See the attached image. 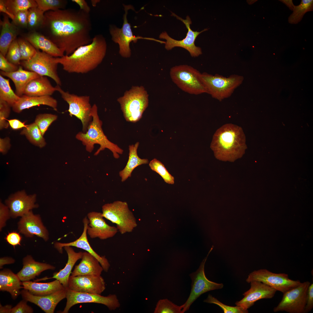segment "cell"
Listing matches in <instances>:
<instances>
[{
    "mask_svg": "<svg viewBox=\"0 0 313 313\" xmlns=\"http://www.w3.org/2000/svg\"><path fill=\"white\" fill-rule=\"evenodd\" d=\"M199 71L186 65L174 66L170 70L172 81L181 90L190 94L207 93L200 78Z\"/></svg>",
    "mask_w": 313,
    "mask_h": 313,
    "instance_id": "cell-8",
    "label": "cell"
},
{
    "mask_svg": "<svg viewBox=\"0 0 313 313\" xmlns=\"http://www.w3.org/2000/svg\"><path fill=\"white\" fill-rule=\"evenodd\" d=\"M5 239L9 244L13 246L14 248L15 246L21 245L22 237L19 233L12 232L8 233Z\"/></svg>",
    "mask_w": 313,
    "mask_h": 313,
    "instance_id": "cell-52",
    "label": "cell"
},
{
    "mask_svg": "<svg viewBox=\"0 0 313 313\" xmlns=\"http://www.w3.org/2000/svg\"><path fill=\"white\" fill-rule=\"evenodd\" d=\"M8 121L10 127L14 130L23 128L26 126L25 123L22 122L17 119H10L8 120Z\"/></svg>",
    "mask_w": 313,
    "mask_h": 313,
    "instance_id": "cell-55",
    "label": "cell"
},
{
    "mask_svg": "<svg viewBox=\"0 0 313 313\" xmlns=\"http://www.w3.org/2000/svg\"><path fill=\"white\" fill-rule=\"evenodd\" d=\"M57 118V115L52 114H40L36 116L34 122L43 136L49 126Z\"/></svg>",
    "mask_w": 313,
    "mask_h": 313,
    "instance_id": "cell-43",
    "label": "cell"
},
{
    "mask_svg": "<svg viewBox=\"0 0 313 313\" xmlns=\"http://www.w3.org/2000/svg\"><path fill=\"white\" fill-rule=\"evenodd\" d=\"M20 134L25 135L31 143L40 148L44 147L46 145L45 139L35 122L27 125Z\"/></svg>",
    "mask_w": 313,
    "mask_h": 313,
    "instance_id": "cell-35",
    "label": "cell"
},
{
    "mask_svg": "<svg viewBox=\"0 0 313 313\" xmlns=\"http://www.w3.org/2000/svg\"><path fill=\"white\" fill-rule=\"evenodd\" d=\"M19 66L8 61L5 57L0 53V69L1 71L10 72L18 70Z\"/></svg>",
    "mask_w": 313,
    "mask_h": 313,
    "instance_id": "cell-49",
    "label": "cell"
},
{
    "mask_svg": "<svg viewBox=\"0 0 313 313\" xmlns=\"http://www.w3.org/2000/svg\"><path fill=\"white\" fill-rule=\"evenodd\" d=\"M41 29L65 55L90 43L92 24L90 14L72 8L49 11L44 13Z\"/></svg>",
    "mask_w": 313,
    "mask_h": 313,
    "instance_id": "cell-1",
    "label": "cell"
},
{
    "mask_svg": "<svg viewBox=\"0 0 313 313\" xmlns=\"http://www.w3.org/2000/svg\"><path fill=\"white\" fill-rule=\"evenodd\" d=\"M125 13L123 16V23L121 28H118L114 25L109 26V32L112 39L116 43H118L119 48V53L123 57L128 58L131 55L130 47V42L133 41L137 42L140 39H147L140 37H136L133 34L131 26L128 21L127 16L128 11L134 8L131 5H124Z\"/></svg>",
    "mask_w": 313,
    "mask_h": 313,
    "instance_id": "cell-15",
    "label": "cell"
},
{
    "mask_svg": "<svg viewBox=\"0 0 313 313\" xmlns=\"http://www.w3.org/2000/svg\"><path fill=\"white\" fill-rule=\"evenodd\" d=\"M68 256V260L65 267L58 272H55L52 277L44 278L37 279V281L52 278L57 279L66 288L68 287V281L72 269L77 261L81 259L83 254L82 252H75L71 246H67L63 248Z\"/></svg>",
    "mask_w": 313,
    "mask_h": 313,
    "instance_id": "cell-29",
    "label": "cell"
},
{
    "mask_svg": "<svg viewBox=\"0 0 313 313\" xmlns=\"http://www.w3.org/2000/svg\"><path fill=\"white\" fill-rule=\"evenodd\" d=\"M139 143L137 142L134 145L129 146V157L128 161L124 168L119 172V175L121 178V181L123 182L131 176L134 169L139 166L148 164V159H141L138 156L137 150Z\"/></svg>",
    "mask_w": 313,
    "mask_h": 313,
    "instance_id": "cell-34",
    "label": "cell"
},
{
    "mask_svg": "<svg viewBox=\"0 0 313 313\" xmlns=\"http://www.w3.org/2000/svg\"><path fill=\"white\" fill-rule=\"evenodd\" d=\"M214 247V245H212L207 256L203 259L197 270L189 275L192 281L191 290L188 298L182 305V313L188 310L191 305L202 294L211 290L222 289L223 287L222 283H218L210 281L206 278L205 274V263L209 254Z\"/></svg>",
    "mask_w": 313,
    "mask_h": 313,
    "instance_id": "cell-11",
    "label": "cell"
},
{
    "mask_svg": "<svg viewBox=\"0 0 313 313\" xmlns=\"http://www.w3.org/2000/svg\"><path fill=\"white\" fill-rule=\"evenodd\" d=\"M26 301H21L17 305L11 309V313H32L33 312L32 308L27 304Z\"/></svg>",
    "mask_w": 313,
    "mask_h": 313,
    "instance_id": "cell-51",
    "label": "cell"
},
{
    "mask_svg": "<svg viewBox=\"0 0 313 313\" xmlns=\"http://www.w3.org/2000/svg\"><path fill=\"white\" fill-rule=\"evenodd\" d=\"M100 1V0H91V4L94 7L96 6L97 4Z\"/></svg>",
    "mask_w": 313,
    "mask_h": 313,
    "instance_id": "cell-61",
    "label": "cell"
},
{
    "mask_svg": "<svg viewBox=\"0 0 313 313\" xmlns=\"http://www.w3.org/2000/svg\"><path fill=\"white\" fill-rule=\"evenodd\" d=\"M67 288L77 292L101 294L105 289V283L101 275H71Z\"/></svg>",
    "mask_w": 313,
    "mask_h": 313,
    "instance_id": "cell-17",
    "label": "cell"
},
{
    "mask_svg": "<svg viewBox=\"0 0 313 313\" xmlns=\"http://www.w3.org/2000/svg\"><path fill=\"white\" fill-rule=\"evenodd\" d=\"M148 96L144 87L136 86L117 99L126 121L136 123L141 118L148 105Z\"/></svg>",
    "mask_w": 313,
    "mask_h": 313,
    "instance_id": "cell-5",
    "label": "cell"
},
{
    "mask_svg": "<svg viewBox=\"0 0 313 313\" xmlns=\"http://www.w3.org/2000/svg\"><path fill=\"white\" fill-rule=\"evenodd\" d=\"M107 47L104 37L97 34L92 38L90 43L79 47L70 55L55 58V60L68 72L87 73L101 63L106 54Z\"/></svg>",
    "mask_w": 313,
    "mask_h": 313,
    "instance_id": "cell-2",
    "label": "cell"
},
{
    "mask_svg": "<svg viewBox=\"0 0 313 313\" xmlns=\"http://www.w3.org/2000/svg\"><path fill=\"white\" fill-rule=\"evenodd\" d=\"M55 87L56 91L60 93L62 99L68 104V111L69 115L74 116L81 121L82 132H85L92 119L91 115L92 106L90 103V97L70 93L64 91L58 85Z\"/></svg>",
    "mask_w": 313,
    "mask_h": 313,
    "instance_id": "cell-9",
    "label": "cell"
},
{
    "mask_svg": "<svg viewBox=\"0 0 313 313\" xmlns=\"http://www.w3.org/2000/svg\"><path fill=\"white\" fill-rule=\"evenodd\" d=\"M172 15L184 23L188 29V31L186 37L182 40L179 41L171 38L166 32H162L160 35L159 38L166 40V42L164 43L165 49L168 50H170L175 47H179L187 50L192 57H197L201 54L202 53L201 49L195 45V40L200 33L208 29H205L200 32L193 31L190 27V24H191L192 21L188 16H187L186 19H184L173 13H172Z\"/></svg>",
    "mask_w": 313,
    "mask_h": 313,
    "instance_id": "cell-16",
    "label": "cell"
},
{
    "mask_svg": "<svg viewBox=\"0 0 313 313\" xmlns=\"http://www.w3.org/2000/svg\"><path fill=\"white\" fill-rule=\"evenodd\" d=\"M308 281L301 283L298 286L283 294L282 299L273 309L274 312L285 311L289 313H304Z\"/></svg>",
    "mask_w": 313,
    "mask_h": 313,
    "instance_id": "cell-13",
    "label": "cell"
},
{
    "mask_svg": "<svg viewBox=\"0 0 313 313\" xmlns=\"http://www.w3.org/2000/svg\"><path fill=\"white\" fill-rule=\"evenodd\" d=\"M21 66H19L16 71L6 72H0V74L10 79L14 84L15 93L19 97L23 95L24 90L28 84L32 80L41 76L30 71L23 69Z\"/></svg>",
    "mask_w": 313,
    "mask_h": 313,
    "instance_id": "cell-28",
    "label": "cell"
},
{
    "mask_svg": "<svg viewBox=\"0 0 313 313\" xmlns=\"http://www.w3.org/2000/svg\"><path fill=\"white\" fill-rule=\"evenodd\" d=\"M20 54L21 60L26 61L31 58L35 54L37 49L25 39H17Z\"/></svg>",
    "mask_w": 313,
    "mask_h": 313,
    "instance_id": "cell-44",
    "label": "cell"
},
{
    "mask_svg": "<svg viewBox=\"0 0 313 313\" xmlns=\"http://www.w3.org/2000/svg\"><path fill=\"white\" fill-rule=\"evenodd\" d=\"M11 147L10 139L9 137L0 139V152L3 154H6Z\"/></svg>",
    "mask_w": 313,
    "mask_h": 313,
    "instance_id": "cell-54",
    "label": "cell"
},
{
    "mask_svg": "<svg viewBox=\"0 0 313 313\" xmlns=\"http://www.w3.org/2000/svg\"><path fill=\"white\" fill-rule=\"evenodd\" d=\"M34 55L30 59L21 61V65L27 70L34 72L41 76L48 77L57 85L61 86V82L57 72L58 63L55 57L42 51L37 50Z\"/></svg>",
    "mask_w": 313,
    "mask_h": 313,
    "instance_id": "cell-10",
    "label": "cell"
},
{
    "mask_svg": "<svg viewBox=\"0 0 313 313\" xmlns=\"http://www.w3.org/2000/svg\"><path fill=\"white\" fill-rule=\"evenodd\" d=\"M81 260L79 264L75 266L71 273L73 276L86 275H101L103 268L98 260L88 252H83Z\"/></svg>",
    "mask_w": 313,
    "mask_h": 313,
    "instance_id": "cell-27",
    "label": "cell"
},
{
    "mask_svg": "<svg viewBox=\"0 0 313 313\" xmlns=\"http://www.w3.org/2000/svg\"><path fill=\"white\" fill-rule=\"evenodd\" d=\"M11 217L10 210L8 207L3 204L0 201V230L1 231L2 228L6 225L7 221Z\"/></svg>",
    "mask_w": 313,
    "mask_h": 313,
    "instance_id": "cell-50",
    "label": "cell"
},
{
    "mask_svg": "<svg viewBox=\"0 0 313 313\" xmlns=\"http://www.w3.org/2000/svg\"><path fill=\"white\" fill-rule=\"evenodd\" d=\"M36 198V194L28 195L24 190L10 195L6 200L5 203L9 208L11 217H21L32 209L38 208L39 205L35 203Z\"/></svg>",
    "mask_w": 313,
    "mask_h": 313,
    "instance_id": "cell-18",
    "label": "cell"
},
{
    "mask_svg": "<svg viewBox=\"0 0 313 313\" xmlns=\"http://www.w3.org/2000/svg\"><path fill=\"white\" fill-rule=\"evenodd\" d=\"M279 1L285 4L290 10L293 11L295 6L292 0H280Z\"/></svg>",
    "mask_w": 313,
    "mask_h": 313,
    "instance_id": "cell-60",
    "label": "cell"
},
{
    "mask_svg": "<svg viewBox=\"0 0 313 313\" xmlns=\"http://www.w3.org/2000/svg\"><path fill=\"white\" fill-rule=\"evenodd\" d=\"M250 289L243 294L244 297L235 304L245 311L254 305L257 301L262 299H270L274 296L276 290L261 282L253 281L250 283Z\"/></svg>",
    "mask_w": 313,
    "mask_h": 313,
    "instance_id": "cell-19",
    "label": "cell"
},
{
    "mask_svg": "<svg viewBox=\"0 0 313 313\" xmlns=\"http://www.w3.org/2000/svg\"><path fill=\"white\" fill-rule=\"evenodd\" d=\"M24 39L37 50L40 49L53 57H60L64 55L63 52L42 34L32 31L26 35Z\"/></svg>",
    "mask_w": 313,
    "mask_h": 313,
    "instance_id": "cell-24",
    "label": "cell"
},
{
    "mask_svg": "<svg viewBox=\"0 0 313 313\" xmlns=\"http://www.w3.org/2000/svg\"><path fill=\"white\" fill-rule=\"evenodd\" d=\"M149 165L151 169L158 174L166 183L171 184H174V177L161 161L154 158L150 162Z\"/></svg>",
    "mask_w": 313,
    "mask_h": 313,
    "instance_id": "cell-42",
    "label": "cell"
},
{
    "mask_svg": "<svg viewBox=\"0 0 313 313\" xmlns=\"http://www.w3.org/2000/svg\"><path fill=\"white\" fill-rule=\"evenodd\" d=\"M50 81L45 76H40L31 80L26 87L23 95L28 96H51L56 91Z\"/></svg>",
    "mask_w": 313,
    "mask_h": 313,
    "instance_id": "cell-31",
    "label": "cell"
},
{
    "mask_svg": "<svg viewBox=\"0 0 313 313\" xmlns=\"http://www.w3.org/2000/svg\"><path fill=\"white\" fill-rule=\"evenodd\" d=\"M253 281L261 282L283 294L301 283L299 281L290 279L286 274L274 273L266 269L254 270L250 273L246 281L250 283Z\"/></svg>",
    "mask_w": 313,
    "mask_h": 313,
    "instance_id": "cell-12",
    "label": "cell"
},
{
    "mask_svg": "<svg viewBox=\"0 0 313 313\" xmlns=\"http://www.w3.org/2000/svg\"><path fill=\"white\" fill-rule=\"evenodd\" d=\"M67 302L61 313H68L70 308L77 304L82 303H95L106 306L110 310L119 307L120 304L115 294L103 296L101 294L77 292L66 288Z\"/></svg>",
    "mask_w": 313,
    "mask_h": 313,
    "instance_id": "cell-14",
    "label": "cell"
},
{
    "mask_svg": "<svg viewBox=\"0 0 313 313\" xmlns=\"http://www.w3.org/2000/svg\"><path fill=\"white\" fill-rule=\"evenodd\" d=\"M23 262V268L17 274L22 282L34 279L44 271L53 270L55 268V267L49 264L35 261L30 255L24 257Z\"/></svg>",
    "mask_w": 313,
    "mask_h": 313,
    "instance_id": "cell-25",
    "label": "cell"
},
{
    "mask_svg": "<svg viewBox=\"0 0 313 313\" xmlns=\"http://www.w3.org/2000/svg\"><path fill=\"white\" fill-rule=\"evenodd\" d=\"M87 217L89 222L87 233L91 238L106 239L113 237L118 231L116 227L106 223L102 213L91 212L87 214Z\"/></svg>",
    "mask_w": 313,
    "mask_h": 313,
    "instance_id": "cell-21",
    "label": "cell"
},
{
    "mask_svg": "<svg viewBox=\"0 0 313 313\" xmlns=\"http://www.w3.org/2000/svg\"><path fill=\"white\" fill-rule=\"evenodd\" d=\"M200 78L207 93L220 101L230 97L244 80L243 76L237 74L226 77L206 72L201 73Z\"/></svg>",
    "mask_w": 313,
    "mask_h": 313,
    "instance_id": "cell-6",
    "label": "cell"
},
{
    "mask_svg": "<svg viewBox=\"0 0 313 313\" xmlns=\"http://www.w3.org/2000/svg\"><path fill=\"white\" fill-rule=\"evenodd\" d=\"M6 57L10 62L17 65L20 64L21 55L17 39L14 41L8 48Z\"/></svg>",
    "mask_w": 313,
    "mask_h": 313,
    "instance_id": "cell-45",
    "label": "cell"
},
{
    "mask_svg": "<svg viewBox=\"0 0 313 313\" xmlns=\"http://www.w3.org/2000/svg\"><path fill=\"white\" fill-rule=\"evenodd\" d=\"M12 308V305H6L4 306H3L0 304V313H11V310Z\"/></svg>",
    "mask_w": 313,
    "mask_h": 313,
    "instance_id": "cell-59",
    "label": "cell"
},
{
    "mask_svg": "<svg viewBox=\"0 0 313 313\" xmlns=\"http://www.w3.org/2000/svg\"><path fill=\"white\" fill-rule=\"evenodd\" d=\"M102 211L103 217L116 224L121 234L132 232L137 226L136 219L125 201H117L105 204Z\"/></svg>",
    "mask_w": 313,
    "mask_h": 313,
    "instance_id": "cell-7",
    "label": "cell"
},
{
    "mask_svg": "<svg viewBox=\"0 0 313 313\" xmlns=\"http://www.w3.org/2000/svg\"><path fill=\"white\" fill-rule=\"evenodd\" d=\"M0 12L4 13L12 20L14 19V16L8 11L3 3V0H0Z\"/></svg>",
    "mask_w": 313,
    "mask_h": 313,
    "instance_id": "cell-57",
    "label": "cell"
},
{
    "mask_svg": "<svg viewBox=\"0 0 313 313\" xmlns=\"http://www.w3.org/2000/svg\"><path fill=\"white\" fill-rule=\"evenodd\" d=\"M313 307V283L309 286L307 293L304 313L310 312Z\"/></svg>",
    "mask_w": 313,
    "mask_h": 313,
    "instance_id": "cell-53",
    "label": "cell"
},
{
    "mask_svg": "<svg viewBox=\"0 0 313 313\" xmlns=\"http://www.w3.org/2000/svg\"><path fill=\"white\" fill-rule=\"evenodd\" d=\"M83 222V229L79 238L74 241L68 243L55 242L54 244V248L60 253H63V248L67 246H74L85 250L97 259L102 267L103 270L107 272L110 266L108 260L105 256H101L96 252L91 247L88 241L87 237V228L89 222L87 217L84 218Z\"/></svg>",
    "mask_w": 313,
    "mask_h": 313,
    "instance_id": "cell-23",
    "label": "cell"
},
{
    "mask_svg": "<svg viewBox=\"0 0 313 313\" xmlns=\"http://www.w3.org/2000/svg\"><path fill=\"white\" fill-rule=\"evenodd\" d=\"M66 288L57 291L51 294L44 296H37L30 293L24 289L21 291L23 299L34 303L46 313H53L58 304L66 298Z\"/></svg>",
    "mask_w": 313,
    "mask_h": 313,
    "instance_id": "cell-22",
    "label": "cell"
},
{
    "mask_svg": "<svg viewBox=\"0 0 313 313\" xmlns=\"http://www.w3.org/2000/svg\"><path fill=\"white\" fill-rule=\"evenodd\" d=\"M210 148L219 160L234 162L241 158L247 148L242 128L232 123L223 125L214 134Z\"/></svg>",
    "mask_w": 313,
    "mask_h": 313,
    "instance_id": "cell-3",
    "label": "cell"
},
{
    "mask_svg": "<svg viewBox=\"0 0 313 313\" xmlns=\"http://www.w3.org/2000/svg\"><path fill=\"white\" fill-rule=\"evenodd\" d=\"M9 12L14 16L19 11L37 7L34 0H3Z\"/></svg>",
    "mask_w": 313,
    "mask_h": 313,
    "instance_id": "cell-38",
    "label": "cell"
},
{
    "mask_svg": "<svg viewBox=\"0 0 313 313\" xmlns=\"http://www.w3.org/2000/svg\"><path fill=\"white\" fill-rule=\"evenodd\" d=\"M23 288L31 294L37 296H44L52 294L65 288L57 279L48 283H41L30 281L22 282Z\"/></svg>",
    "mask_w": 313,
    "mask_h": 313,
    "instance_id": "cell-33",
    "label": "cell"
},
{
    "mask_svg": "<svg viewBox=\"0 0 313 313\" xmlns=\"http://www.w3.org/2000/svg\"><path fill=\"white\" fill-rule=\"evenodd\" d=\"M11 107L5 101L0 99V129L7 128L9 125L7 119L9 117Z\"/></svg>",
    "mask_w": 313,
    "mask_h": 313,
    "instance_id": "cell-47",
    "label": "cell"
},
{
    "mask_svg": "<svg viewBox=\"0 0 313 313\" xmlns=\"http://www.w3.org/2000/svg\"><path fill=\"white\" fill-rule=\"evenodd\" d=\"M183 305L178 306L168 299L159 300L156 305L154 313H182Z\"/></svg>",
    "mask_w": 313,
    "mask_h": 313,
    "instance_id": "cell-41",
    "label": "cell"
},
{
    "mask_svg": "<svg viewBox=\"0 0 313 313\" xmlns=\"http://www.w3.org/2000/svg\"><path fill=\"white\" fill-rule=\"evenodd\" d=\"M204 302L209 303L215 304L219 306L224 313H247L248 311H245L240 307L236 306H231L225 305L219 301L217 299L209 294Z\"/></svg>",
    "mask_w": 313,
    "mask_h": 313,
    "instance_id": "cell-46",
    "label": "cell"
},
{
    "mask_svg": "<svg viewBox=\"0 0 313 313\" xmlns=\"http://www.w3.org/2000/svg\"><path fill=\"white\" fill-rule=\"evenodd\" d=\"M37 7L45 12L65 9L68 1L65 0H35Z\"/></svg>",
    "mask_w": 313,
    "mask_h": 313,
    "instance_id": "cell-40",
    "label": "cell"
},
{
    "mask_svg": "<svg viewBox=\"0 0 313 313\" xmlns=\"http://www.w3.org/2000/svg\"><path fill=\"white\" fill-rule=\"evenodd\" d=\"M72 1L77 4L79 10L87 13L90 14L91 10L90 7L85 0H72Z\"/></svg>",
    "mask_w": 313,
    "mask_h": 313,
    "instance_id": "cell-56",
    "label": "cell"
},
{
    "mask_svg": "<svg viewBox=\"0 0 313 313\" xmlns=\"http://www.w3.org/2000/svg\"><path fill=\"white\" fill-rule=\"evenodd\" d=\"M20 97L12 89L9 79L0 75V99L6 101L11 107L18 101Z\"/></svg>",
    "mask_w": 313,
    "mask_h": 313,
    "instance_id": "cell-36",
    "label": "cell"
},
{
    "mask_svg": "<svg viewBox=\"0 0 313 313\" xmlns=\"http://www.w3.org/2000/svg\"><path fill=\"white\" fill-rule=\"evenodd\" d=\"M57 104V100L51 96H36L23 95L12 108L14 112L20 113L24 110L39 105H44L56 110Z\"/></svg>",
    "mask_w": 313,
    "mask_h": 313,
    "instance_id": "cell-26",
    "label": "cell"
},
{
    "mask_svg": "<svg viewBox=\"0 0 313 313\" xmlns=\"http://www.w3.org/2000/svg\"><path fill=\"white\" fill-rule=\"evenodd\" d=\"M1 27L0 35V51L6 57L8 48L12 42L16 39L19 33L18 27L11 23L9 17L4 14L0 20Z\"/></svg>",
    "mask_w": 313,
    "mask_h": 313,
    "instance_id": "cell-30",
    "label": "cell"
},
{
    "mask_svg": "<svg viewBox=\"0 0 313 313\" xmlns=\"http://www.w3.org/2000/svg\"><path fill=\"white\" fill-rule=\"evenodd\" d=\"M313 10V0H302L299 5L295 6L293 12L288 17V22L291 24H297L301 21L306 13Z\"/></svg>",
    "mask_w": 313,
    "mask_h": 313,
    "instance_id": "cell-37",
    "label": "cell"
},
{
    "mask_svg": "<svg viewBox=\"0 0 313 313\" xmlns=\"http://www.w3.org/2000/svg\"><path fill=\"white\" fill-rule=\"evenodd\" d=\"M45 13L37 7L28 10V27L32 30L41 28L44 22Z\"/></svg>",
    "mask_w": 313,
    "mask_h": 313,
    "instance_id": "cell-39",
    "label": "cell"
},
{
    "mask_svg": "<svg viewBox=\"0 0 313 313\" xmlns=\"http://www.w3.org/2000/svg\"><path fill=\"white\" fill-rule=\"evenodd\" d=\"M91 115L92 120L88 127L85 132H79L76 138L80 141L85 146L86 150L91 152L96 144L100 147L94 154L97 156L101 151L107 148L112 153L115 159L119 158V154H123V150L117 145L109 141L104 134L102 129V121L100 120L98 113V108L95 104L92 107Z\"/></svg>",
    "mask_w": 313,
    "mask_h": 313,
    "instance_id": "cell-4",
    "label": "cell"
},
{
    "mask_svg": "<svg viewBox=\"0 0 313 313\" xmlns=\"http://www.w3.org/2000/svg\"><path fill=\"white\" fill-rule=\"evenodd\" d=\"M15 260L10 257H3L0 259V268L1 269L3 265L5 264H12L14 263Z\"/></svg>",
    "mask_w": 313,
    "mask_h": 313,
    "instance_id": "cell-58",
    "label": "cell"
},
{
    "mask_svg": "<svg viewBox=\"0 0 313 313\" xmlns=\"http://www.w3.org/2000/svg\"><path fill=\"white\" fill-rule=\"evenodd\" d=\"M28 10L19 12L14 16L12 23L18 27H28Z\"/></svg>",
    "mask_w": 313,
    "mask_h": 313,
    "instance_id": "cell-48",
    "label": "cell"
},
{
    "mask_svg": "<svg viewBox=\"0 0 313 313\" xmlns=\"http://www.w3.org/2000/svg\"><path fill=\"white\" fill-rule=\"evenodd\" d=\"M22 282L17 275L11 270L5 269L0 272V290L7 291L15 299L20 294V290L23 288Z\"/></svg>",
    "mask_w": 313,
    "mask_h": 313,
    "instance_id": "cell-32",
    "label": "cell"
},
{
    "mask_svg": "<svg viewBox=\"0 0 313 313\" xmlns=\"http://www.w3.org/2000/svg\"><path fill=\"white\" fill-rule=\"evenodd\" d=\"M19 232L27 237L34 235L45 241L49 239V233L42 222L40 216L34 214L31 210L21 217L18 223Z\"/></svg>",
    "mask_w": 313,
    "mask_h": 313,
    "instance_id": "cell-20",
    "label": "cell"
}]
</instances>
